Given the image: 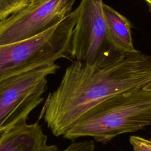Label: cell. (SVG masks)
Instances as JSON below:
<instances>
[{"instance_id":"5bb4252c","label":"cell","mask_w":151,"mask_h":151,"mask_svg":"<svg viewBox=\"0 0 151 151\" xmlns=\"http://www.w3.org/2000/svg\"><path fill=\"white\" fill-rule=\"evenodd\" d=\"M36 1V0H30L31 2V1Z\"/></svg>"},{"instance_id":"ba28073f","label":"cell","mask_w":151,"mask_h":151,"mask_svg":"<svg viewBox=\"0 0 151 151\" xmlns=\"http://www.w3.org/2000/svg\"><path fill=\"white\" fill-rule=\"evenodd\" d=\"M103 9L107 40L117 52L130 54L137 52L134 47L130 21L124 15L103 3Z\"/></svg>"},{"instance_id":"7c38bea8","label":"cell","mask_w":151,"mask_h":151,"mask_svg":"<svg viewBox=\"0 0 151 151\" xmlns=\"http://www.w3.org/2000/svg\"><path fill=\"white\" fill-rule=\"evenodd\" d=\"M143 88L146 90L151 91V81L149 82L147 84H146L144 87H143Z\"/></svg>"},{"instance_id":"52a82bcc","label":"cell","mask_w":151,"mask_h":151,"mask_svg":"<svg viewBox=\"0 0 151 151\" xmlns=\"http://www.w3.org/2000/svg\"><path fill=\"white\" fill-rule=\"evenodd\" d=\"M48 145L47 136L38 123H24L0 135V151H58Z\"/></svg>"},{"instance_id":"6da1fadb","label":"cell","mask_w":151,"mask_h":151,"mask_svg":"<svg viewBox=\"0 0 151 151\" xmlns=\"http://www.w3.org/2000/svg\"><path fill=\"white\" fill-rule=\"evenodd\" d=\"M151 81V55L139 50L119 53L99 66L74 61L60 85L49 94L41 111L52 133L63 136L92 107L118 94L142 88Z\"/></svg>"},{"instance_id":"3957f363","label":"cell","mask_w":151,"mask_h":151,"mask_svg":"<svg viewBox=\"0 0 151 151\" xmlns=\"http://www.w3.org/2000/svg\"><path fill=\"white\" fill-rule=\"evenodd\" d=\"M77 13V7L60 23L44 32L25 40L0 45V81L55 63L61 58L70 59Z\"/></svg>"},{"instance_id":"9c48e42d","label":"cell","mask_w":151,"mask_h":151,"mask_svg":"<svg viewBox=\"0 0 151 151\" xmlns=\"http://www.w3.org/2000/svg\"><path fill=\"white\" fill-rule=\"evenodd\" d=\"M30 0H0V21L25 7Z\"/></svg>"},{"instance_id":"8fae6325","label":"cell","mask_w":151,"mask_h":151,"mask_svg":"<svg viewBox=\"0 0 151 151\" xmlns=\"http://www.w3.org/2000/svg\"><path fill=\"white\" fill-rule=\"evenodd\" d=\"M58 151H95V143L92 140L73 142L65 149Z\"/></svg>"},{"instance_id":"8992f818","label":"cell","mask_w":151,"mask_h":151,"mask_svg":"<svg viewBox=\"0 0 151 151\" xmlns=\"http://www.w3.org/2000/svg\"><path fill=\"white\" fill-rule=\"evenodd\" d=\"M76 0H36L0 21V45L40 35L63 21Z\"/></svg>"},{"instance_id":"277c9868","label":"cell","mask_w":151,"mask_h":151,"mask_svg":"<svg viewBox=\"0 0 151 151\" xmlns=\"http://www.w3.org/2000/svg\"><path fill=\"white\" fill-rule=\"evenodd\" d=\"M58 68L55 63L46 64L0 81V135L27 123L31 112L43 101L47 77Z\"/></svg>"},{"instance_id":"7a4b0ae2","label":"cell","mask_w":151,"mask_h":151,"mask_svg":"<svg viewBox=\"0 0 151 151\" xmlns=\"http://www.w3.org/2000/svg\"><path fill=\"white\" fill-rule=\"evenodd\" d=\"M151 126V91L132 89L110 97L97 104L63 135L74 140L92 137L106 144L124 133Z\"/></svg>"},{"instance_id":"4fadbf2b","label":"cell","mask_w":151,"mask_h":151,"mask_svg":"<svg viewBox=\"0 0 151 151\" xmlns=\"http://www.w3.org/2000/svg\"><path fill=\"white\" fill-rule=\"evenodd\" d=\"M146 3L147 4L148 7H149V10L151 11V0H144Z\"/></svg>"},{"instance_id":"30bf717a","label":"cell","mask_w":151,"mask_h":151,"mask_svg":"<svg viewBox=\"0 0 151 151\" xmlns=\"http://www.w3.org/2000/svg\"><path fill=\"white\" fill-rule=\"evenodd\" d=\"M129 142L134 151H151L150 139L138 136H131Z\"/></svg>"},{"instance_id":"5b68a950","label":"cell","mask_w":151,"mask_h":151,"mask_svg":"<svg viewBox=\"0 0 151 151\" xmlns=\"http://www.w3.org/2000/svg\"><path fill=\"white\" fill-rule=\"evenodd\" d=\"M103 5V0H81L77 6L70 49V58L74 61L99 66L120 53L107 40Z\"/></svg>"},{"instance_id":"9a60e30c","label":"cell","mask_w":151,"mask_h":151,"mask_svg":"<svg viewBox=\"0 0 151 151\" xmlns=\"http://www.w3.org/2000/svg\"><path fill=\"white\" fill-rule=\"evenodd\" d=\"M150 140H151V139H150Z\"/></svg>"}]
</instances>
